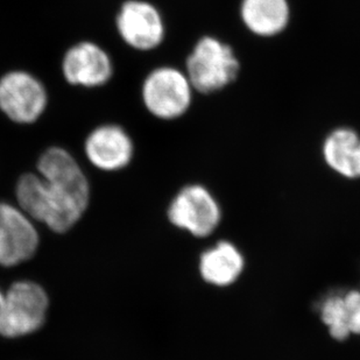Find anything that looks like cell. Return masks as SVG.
Masks as SVG:
<instances>
[{
	"instance_id": "8992f818",
	"label": "cell",
	"mask_w": 360,
	"mask_h": 360,
	"mask_svg": "<svg viewBox=\"0 0 360 360\" xmlns=\"http://www.w3.org/2000/svg\"><path fill=\"white\" fill-rule=\"evenodd\" d=\"M60 68L69 86L85 90L104 88L116 74L112 55L102 44L90 39L70 44L62 55Z\"/></svg>"
},
{
	"instance_id": "8fae6325",
	"label": "cell",
	"mask_w": 360,
	"mask_h": 360,
	"mask_svg": "<svg viewBox=\"0 0 360 360\" xmlns=\"http://www.w3.org/2000/svg\"><path fill=\"white\" fill-rule=\"evenodd\" d=\"M238 13L243 27L264 40L279 38L292 24L290 0H240Z\"/></svg>"
},
{
	"instance_id": "7a4b0ae2",
	"label": "cell",
	"mask_w": 360,
	"mask_h": 360,
	"mask_svg": "<svg viewBox=\"0 0 360 360\" xmlns=\"http://www.w3.org/2000/svg\"><path fill=\"white\" fill-rule=\"evenodd\" d=\"M187 74L196 95L214 96L237 83L241 61L231 44L214 34L195 41L184 60Z\"/></svg>"
},
{
	"instance_id": "4fadbf2b",
	"label": "cell",
	"mask_w": 360,
	"mask_h": 360,
	"mask_svg": "<svg viewBox=\"0 0 360 360\" xmlns=\"http://www.w3.org/2000/svg\"><path fill=\"white\" fill-rule=\"evenodd\" d=\"M244 269V258L238 248L229 241H221L200 255V271L211 285H231L238 279Z\"/></svg>"
},
{
	"instance_id": "6da1fadb",
	"label": "cell",
	"mask_w": 360,
	"mask_h": 360,
	"mask_svg": "<svg viewBox=\"0 0 360 360\" xmlns=\"http://www.w3.org/2000/svg\"><path fill=\"white\" fill-rule=\"evenodd\" d=\"M38 173L21 175L17 198L24 212L63 233L84 214L90 187L81 166L63 147L51 146L41 154Z\"/></svg>"
},
{
	"instance_id": "30bf717a",
	"label": "cell",
	"mask_w": 360,
	"mask_h": 360,
	"mask_svg": "<svg viewBox=\"0 0 360 360\" xmlns=\"http://www.w3.org/2000/svg\"><path fill=\"white\" fill-rule=\"evenodd\" d=\"M39 235L24 212L0 203V265H19L35 255Z\"/></svg>"
},
{
	"instance_id": "52a82bcc",
	"label": "cell",
	"mask_w": 360,
	"mask_h": 360,
	"mask_svg": "<svg viewBox=\"0 0 360 360\" xmlns=\"http://www.w3.org/2000/svg\"><path fill=\"white\" fill-rule=\"evenodd\" d=\"M48 296L38 283L18 281L5 294L0 313V335L7 338L34 333L44 324Z\"/></svg>"
},
{
	"instance_id": "277c9868",
	"label": "cell",
	"mask_w": 360,
	"mask_h": 360,
	"mask_svg": "<svg viewBox=\"0 0 360 360\" xmlns=\"http://www.w3.org/2000/svg\"><path fill=\"white\" fill-rule=\"evenodd\" d=\"M49 103L47 85L34 72L13 68L0 75V113L15 125H34Z\"/></svg>"
},
{
	"instance_id": "7c38bea8",
	"label": "cell",
	"mask_w": 360,
	"mask_h": 360,
	"mask_svg": "<svg viewBox=\"0 0 360 360\" xmlns=\"http://www.w3.org/2000/svg\"><path fill=\"white\" fill-rule=\"evenodd\" d=\"M323 159L335 173L347 179L360 177V134L350 126H337L322 143Z\"/></svg>"
},
{
	"instance_id": "3957f363",
	"label": "cell",
	"mask_w": 360,
	"mask_h": 360,
	"mask_svg": "<svg viewBox=\"0 0 360 360\" xmlns=\"http://www.w3.org/2000/svg\"><path fill=\"white\" fill-rule=\"evenodd\" d=\"M195 92L184 69L160 65L150 69L140 84V101L154 120L176 122L191 112Z\"/></svg>"
},
{
	"instance_id": "9a60e30c",
	"label": "cell",
	"mask_w": 360,
	"mask_h": 360,
	"mask_svg": "<svg viewBox=\"0 0 360 360\" xmlns=\"http://www.w3.org/2000/svg\"><path fill=\"white\" fill-rule=\"evenodd\" d=\"M4 299H5V294L0 290V311H1V308H3Z\"/></svg>"
},
{
	"instance_id": "5b68a950",
	"label": "cell",
	"mask_w": 360,
	"mask_h": 360,
	"mask_svg": "<svg viewBox=\"0 0 360 360\" xmlns=\"http://www.w3.org/2000/svg\"><path fill=\"white\" fill-rule=\"evenodd\" d=\"M115 30L122 44L136 53H153L167 39V22L150 0H122L115 14Z\"/></svg>"
},
{
	"instance_id": "ba28073f",
	"label": "cell",
	"mask_w": 360,
	"mask_h": 360,
	"mask_svg": "<svg viewBox=\"0 0 360 360\" xmlns=\"http://www.w3.org/2000/svg\"><path fill=\"white\" fill-rule=\"evenodd\" d=\"M168 218L177 228L196 237H207L221 221V209L210 191L200 184L184 187L168 209Z\"/></svg>"
},
{
	"instance_id": "9c48e42d",
	"label": "cell",
	"mask_w": 360,
	"mask_h": 360,
	"mask_svg": "<svg viewBox=\"0 0 360 360\" xmlns=\"http://www.w3.org/2000/svg\"><path fill=\"white\" fill-rule=\"evenodd\" d=\"M84 153L89 162L104 172L129 166L134 157V143L129 131L118 122H102L88 133Z\"/></svg>"
},
{
	"instance_id": "5bb4252c",
	"label": "cell",
	"mask_w": 360,
	"mask_h": 360,
	"mask_svg": "<svg viewBox=\"0 0 360 360\" xmlns=\"http://www.w3.org/2000/svg\"><path fill=\"white\" fill-rule=\"evenodd\" d=\"M320 315L333 338L344 340L350 336V311L344 292L326 295L320 303Z\"/></svg>"
}]
</instances>
